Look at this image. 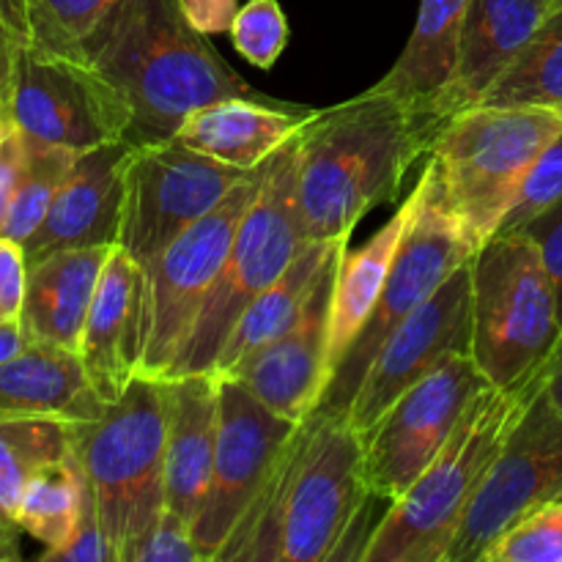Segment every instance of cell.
<instances>
[{"mask_svg":"<svg viewBox=\"0 0 562 562\" xmlns=\"http://www.w3.org/2000/svg\"><path fill=\"white\" fill-rule=\"evenodd\" d=\"M538 247V256H541L543 267H547L549 280L554 285V296H558V313L562 324V201L554 203L549 212H543L541 217L532 220L525 231Z\"/></svg>","mask_w":562,"mask_h":562,"instance_id":"cell-38","label":"cell"},{"mask_svg":"<svg viewBox=\"0 0 562 562\" xmlns=\"http://www.w3.org/2000/svg\"><path fill=\"white\" fill-rule=\"evenodd\" d=\"M258 187H261V168L250 170L206 217L190 225L148 267H143L146 318H143L140 376H170L228 256L236 228L256 201Z\"/></svg>","mask_w":562,"mask_h":562,"instance_id":"cell-10","label":"cell"},{"mask_svg":"<svg viewBox=\"0 0 562 562\" xmlns=\"http://www.w3.org/2000/svg\"><path fill=\"white\" fill-rule=\"evenodd\" d=\"M220 426V379L187 373L168 379L165 505L195 521L212 477Z\"/></svg>","mask_w":562,"mask_h":562,"instance_id":"cell-22","label":"cell"},{"mask_svg":"<svg viewBox=\"0 0 562 562\" xmlns=\"http://www.w3.org/2000/svg\"><path fill=\"white\" fill-rule=\"evenodd\" d=\"M86 475V472H82ZM42 560L49 562H119L113 541L104 532L102 519H99L97 499H93L91 486H82V510L80 519H77L75 532H71L69 541L64 547L53 549V552H44Z\"/></svg>","mask_w":562,"mask_h":562,"instance_id":"cell-37","label":"cell"},{"mask_svg":"<svg viewBox=\"0 0 562 562\" xmlns=\"http://www.w3.org/2000/svg\"><path fill=\"white\" fill-rule=\"evenodd\" d=\"M558 5L562 0H470L456 75L434 108L437 124L481 104Z\"/></svg>","mask_w":562,"mask_h":562,"instance_id":"cell-20","label":"cell"},{"mask_svg":"<svg viewBox=\"0 0 562 562\" xmlns=\"http://www.w3.org/2000/svg\"><path fill=\"white\" fill-rule=\"evenodd\" d=\"M300 135L261 165V187L236 228L217 280L168 379L214 373L220 351L247 307L291 267L307 245L296 214Z\"/></svg>","mask_w":562,"mask_h":562,"instance_id":"cell-7","label":"cell"},{"mask_svg":"<svg viewBox=\"0 0 562 562\" xmlns=\"http://www.w3.org/2000/svg\"><path fill=\"white\" fill-rule=\"evenodd\" d=\"M0 322H3V316H0Z\"/></svg>","mask_w":562,"mask_h":562,"instance_id":"cell-45","label":"cell"},{"mask_svg":"<svg viewBox=\"0 0 562 562\" xmlns=\"http://www.w3.org/2000/svg\"><path fill=\"white\" fill-rule=\"evenodd\" d=\"M481 104L562 110V5L541 22Z\"/></svg>","mask_w":562,"mask_h":562,"instance_id":"cell-30","label":"cell"},{"mask_svg":"<svg viewBox=\"0 0 562 562\" xmlns=\"http://www.w3.org/2000/svg\"><path fill=\"white\" fill-rule=\"evenodd\" d=\"M562 201V132L549 143L530 168V173L521 181L519 192H516L514 203H510L508 214H505L503 225H499L497 236L519 234L536 217Z\"/></svg>","mask_w":562,"mask_h":562,"instance_id":"cell-35","label":"cell"},{"mask_svg":"<svg viewBox=\"0 0 562 562\" xmlns=\"http://www.w3.org/2000/svg\"><path fill=\"white\" fill-rule=\"evenodd\" d=\"M0 104L27 137L77 154L126 140L132 126L130 104L91 60L53 53L31 38L16 44Z\"/></svg>","mask_w":562,"mask_h":562,"instance_id":"cell-11","label":"cell"},{"mask_svg":"<svg viewBox=\"0 0 562 562\" xmlns=\"http://www.w3.org/2000/svg\"><path fill=\"white\" fill-rule=\"evenodd\" d=\"M69 434L104 532L119 562H130L165 508L168 379L137 373L99 415L69 423Z\"/></svg>","mask_w":562,"mask_h":562,"instance_id":"cell-5","label":"cell"},{"mask_svg":"<svg viewBox=\"0 0 562 562\" xmlns=\"http://www.w3.org/2000/svg\"><path fill=\"white\" fill-rule=\"evenodd\" d=\"M344 250L333 258L300 316L283 333L274 335L269 344H263L261 349H256L225 373L234 382L245 384L278 415L294 423H302L307 415H313L324 387H327L329 311H333L335 272H338Z\"/></svg>","mask_w":562,"mask_h":562,"instance_id":"cell-17","label":"cell"},{"mask_svg":"<svg viewBox=\"0 0 562 562\" xmlns=\"http://www.w3.org/2000/svg\"><path fill=\"white\" fill-rule=\"evenodd\" d=\"M562 333L558 296L536 241L494 236L472 258V360L492 387L527 382Z\"/></svg>","mask_w":562,"mask_h":562,"instance_id":"cell-8","label":"cell"},{"mask_svg":"<svg viewBox=\"0 0 562 562\" xmlns=\"http://www.w3.org/2000/svg\"><path fill=\"white\" fill-rule=\"evenodd\" d=\"M562 497V412L538 393L494 459L445 562H481L505 530Z\"/></svg>","mask_w":562,"mask_h":562,"instance_id":"cell-15","label":"cell"},{"mask_svg":"<svg viewBox=\"0 0 562 562\" xmlns=\"http://www.w3.org/2000/svg\"><path fill=\"white\" fill-rule=\"evenodd\" d=\"M560 132L562 110L510 104H472L439 126L428 162L475 250L497 236L521 181Z\"/></svg>","mask_w":562,"mask_h":562,"instance_id":"cell-6","label":"cell"},{"mask_svg":"<svg viewBox=\"0 0 562 562\" xmlns=\"http://www.w3.org/2000/svg\"><path fill=\"white\" fill-rule=\"evenodd\" d=\"M121 0H22L27 36L33 44L71 58L91 60Z\"/></svg>","mask_w":562,"mask_h":562,"instance_id":"cell-31","label":"cell"},{"mask_svg":"<svg viewBox=\"0 0 562 562\" xmlns=\"http://www.w3.org/2000/svg\"><path fill=\"white\" fill-rule=\"evenodd\" d=\"M104 404L77 351L27 344L20 355L0 362V417L47 415L75 423L99 415Z\"/></svg>","mask_w":562,"mask_h":562,"instance_id":"cell-25","label":"cell"},{"mask_svg":"<svg viewBox=\"0 0 562 562\" xmlns=\"http://www.w3.org/2000/svg\"><path fill=\"white\" fill-rule=\"evenodd\" d=\"M130 562H206L192 538V525L170 505H165L146 536L132 552Z\"/></svg>","mask_w":562,"mask_h":562,"instance_id":"cell-36","label":"cell"},{"mask_svg":"<svg viewBox=\"0 0 562 562\" xmlns=\"http://www.w3.org/2000/svg\"><path fill=\"white\" fill-rule=\"evenodd\" d=\"M113 247L58 250L27 263L20 324L27 344L80 351L82 329Z\"/></svg>","mask_w":562,"mask_h":562,"instance_id":"cell-23","label":"cell"},{"mask_svg":"<svg viewBox=\"0 0 562 562\" xmlns=\"http://www.w3.org/2000/svg\"><path fill=\"white\" fill-rule=\"evenodd\" d=\"M349 239L351 236H338L333 241H307L302 247L291 267L239 318L231 338L225 340L217 362H214V376H225L231 368H236L245 357L269 344L274 335L283 333L300 316L305 302L316 291L318 280L324 278L333 258L349 245Z\"/></svg>","mask_w":562,"mask_h":562,"instance_id":"cell-27","label":"cell"},{"mask_svg":"<svg viewBox=\"0 0 562 562\" xmlns=\"http://www.w3.org/2000/svg\"><path fill=\"white\" fill-rule=\"evenodd\" d=\"M250 170L234 168L176 137L132 148L126 165L121 241L148 267L190 225L206 217Z\"/></svg>","mask_w":562,"mask_h":562,"instance_id":"cell-13","label":"cell"},{"mask_svg":"<svg viewBox=\"0 0 562 562\" xmlns=\"http://www.w3.org/2000/svg\"><path fill=\"white\" fill-rule=\"evenodd\" d=\"M453 355H472V261L384 340L346 412L351 428L362 437L401 393Z\"/></svg>","mask_w":562,"mask_h":562,"instance_id":"cell-16","label":"cell"},{"mask_svg":"<svg viewBox=\"0 0 562 562\" xmlns=\"http://www.w3.org/2000/svg\"><path fill=\"white\" fill-rule=\"evenodd\" d=\"M541 387V368L516 387L472 398L437 459L366 538L362 562H445L494 459Z\"/></svg>","mask_w":562,"mask_h":562,"instance_id":"cell-4","label":"cell"},{"mask_svg":"<svg viewBox=\"0 0 562 562\" xmlns=\"http://www.w3.org/2000/svg\"><path fill=\"white\" fill-rule=\"evenodd\" d=\"M132 148L130 140H110L77 154L47 217L22 241L27 263L58 250L119 247Z\"/></svg>","mask_w":562,"mask_h":562,"instance_id":"cell-18","label":"cell"},{"mask_svg":"<svg viewBox=\"0 0 562 562\" xmlns=\"http://www.w3.org/2000/svg\"><path fill=\"white\" fill-rule=\"evenodd\" d=\"M143 318H146V274L124 250L113 247L80 340V362L93 393L115 401L140 373Z\"/></svg>","mask_w":562,"mask_h":562,"instance_id":"cell-19","label":"cell"},{"mask_svg":"<svg viewBox=\"0 0 562 562\" xmlns=\"http://www.w3.org/2000/svg\"><path fill=\"white\" fill-rule=\"evenodd\" d=\"M192 25L206 36L228 33L239 11V0H181Z\"/></svg>","mask_w":562,"mask_h":562,"instance_id":"cell-41","label":"cell"},{"mask_svg":"<svg viewBox=\"0 0 562 562\" xmlns=\"http://www.w3.org/2000/svg\"><path fill=\"white\" fill-rule=\"evenodd\" d=\"M77 151L53 143L36 140L25 135V159H22L20 181L11 198L9 214L0 228V236L14 241H25L47 217L55 192L64 184L66 173L75 165Z\"/></svg>","mask_w":562,"mask_h":562,"instance_id":"cell-32","label":"cell"},{"mask_svg":"<svg viewBox=\"0 0 562 562\" xmlns=\"http://www.w3.org/2000/svg\"><path fill=\"white\" fill-rule=\"evenodd\" d=\"M481 562H562V497L521 516Z\"/></svg>","mask_w":562,"mask_h":562,"instance_id":"cell-33","label":"cell"},{"mask_svg":"<svg viewBox=\"0 0 562 562\" xmlns=\"http://www.w3.org/2000/svg\"><path fill=\"white\" fill-rule=\"evenodd\" d=\"M91 64L130 104L132 146L170 140L209 102L263 97L192 25L181 0H121Z\"/></svg>","mask_w":562,"mask_h":562,"instance_id":"cell-3","label":"cell"},{"mask_svg":"<svg viewBox=\"0 0 562 562\" xmlns=\"http://www.w3.org/2000/svg\"><path fill=\"white\" fill-rule=\"evenodd\" d=\"M412 212H415V192L406 195V201L395 209L393 217L366 245L357 247V250L346 247L344 256H340L333 285V311H329V379L338 371L340 360H344L349 346L357 340V335L362 333L368 316H371L379 296H382L387 274L393 269L395 256H398L401 241H404Z\"/></svg>","mask_w":562,"mask_h":562,"instance_id":"cell-26","label":"cell"},{"mask_svg":"<svg viewBox=\"0 0 562 562\" xmlns=\"http://www.w3.org/2000/svg\"><path fill=\"white\" fill-rule=\"evenodd\" d=\"M69 423L47 415L0 417V505L11 519L27 481L71 453Z\"/></svg>","mask_w":562,"mask_h":562,"instance_id":"cell-29","label":"cell"},{"mask_svg":"<svg viewBox=\"0 0 562 562\" xmlns=\"http://www.w3.org/2000/svg\"><path fill=\"white\" fill-rule=\"evenodd\" d=\"M376 499L362 470V437L349 417L313 412L220 562H327Z\"/></svg>","mask_w":562,"mask_h":562,"instance_id":"cell-2","label":"cell"},{"mask_svg":"<svg viewBox=\"0 0 562 562\" xmlns=\"http://www.w3.org/2000/svg\"><path fill=\"white\" fill-rule=\"evenodd\" d=\"M415 212L406 225L404 241L398 247L393 269L387 274L382 296L368 316L366 327L357 335L355 344L340 360L338 371L324 387L318 406L313 412H333L346 415L355 401L373 357L384 346V340L395 333L401 322L412 316L428 296L439 291V285L459 267L475 258L470 236L461 228L459 220L450 214L439 190L437 170L426 162L420 179L415 184Z\"/></svg>","mask_w":562,"mask_h":562,"instance_id":"cell-9","label":"cell"},{"mask_svg":"<svg viewBox=\"0 0 562 562\" xmlns=\"http://www.w3.org/2000/svg\"><path fill=\"white\" fill-rule=\"evenodd\" d=\"M27 261L20 241L0 236V316L20 318Z\"/></svg>","mask_w":562,"mask_h":562,"instance_id":"cell-40","label":"cell"},{"mask_svg":"<svg viewBox=\"0 0 562 562\" xmlns=\"http://www.w3.org/2000/svg\"><path fill=\"white\" fill-rule=\"evenodd\" d=\"M486 387L492 384L472 355H453L401 393L362 434V470L373 497L387 505L404 497Z\"/></svg>","mask_w":562,"mask_h":562,"instance_id":"cell-14","label":"cell"},{"mask_svg":"<svg viewBox=\"0 0 562 562\" xmlns=\"http://www.w3.org/2000/svg\"><path fill=\"white\" fill-rule=\"evenodd\" d=\"M236 53L256 69H272L289 47V16L280 0H247L228 31Z\"/></svg>","mask_w":562,"mask_h":562,"instance_id":"cell-34","label":"cell"},{"mask_svg":"<svg viewBox=\"0 0 562 562\" xmlns=\"http://www.w3.org/2000/svg\"><path fill=\"white\" fill-rule=\"evenodd\" d=\"M541 390L549 401H552L554 409L562 412V333L554 344L552 355L547 357V362L541 366Z\"/></svg>","mask_w":562,"mask_h":562,"instance_id":"cell-42","label":"cell"},{"mask_svg":"<svg viewBox=\"0 0 562 562\" xmlns=\"http://www.w3.org/2000/svg\"><path fill=\"white\" fill-rule=\"evenodd\" d=\"M437 132V124L373 86L316 110L296 151V214L305 239L351 236L368 212L398 201Z\"/></svg>","mask_w":562,"mask_h":562,"instance_id":"cell-1","label":"cell"},{"mask_svg":"<svg viewBox=\"0 0 562 562\" xmlns=\"http://www.w3.org/2000/svg\"><path fill=\"white\" fill-rule=\"evenodd\" d=\"M14 530H20V527L0 505V554H9V547H14Z\"/></svg>","mask_w":562,"mask_h":562,"instance_id":"cell-44","label":"cell"},{"mask_svg":"<svg viewBox=\"0 0 562 562\" xmlns=\"http://www.w3.org/2000/svg\"><path fill=\"white\" fill-rule=\"evenodd\" d=\"M82 486L86 475L75 453L42 467L22 492L14 514L16 527L36 538L44 552L64 547L80 519Z\"/></svg>","mask_w":562,"mask_h":562,"instance_id":"cell-28","label":"cell"},{"mask_svg":"<svg viewBox=\"0 0 562 562\" xmlns=\"http://www.w3.org/2000/svg\"><path fill=\"white\" fill-rule=\"evenodd\" d=\"M22 159H25V132L16 126L9 110L0 104V228L9 214L16 181H20Z\"/></svg>","mask_w":562,"mask_h":562,"instance_id":"cell-39","label":"cell"},{"mask_svg":"<svg viewBox=\"0 0 562 562\" xmlns=\"http://www.w3.org/2000/svg\"><path fill=\"white\" fill-rule=\"evenodd\" d=\"M220 379V426L206 497L192 521L203 560L217 562L267 492L300 423L278 415L245 384Z\"/></svg>","mask_w":562,"mask_h":562,"instance_id":"cell-12","label":"cell"},{"mask_svg":"<svg viewBox=\"0 0 562 562\" xmlns=\"http://www.w3.org/2000/svg\"><path fill=\"white\" fill-rule=\"evenodd\" d=\"M25 346L27 340H25V333H22L20 318H3V322H0V362L20 355Z\"/></svg>","mask_w":562,"mask_h":562,"instance_id":"cell-43","label":"cell"},{"mask_svg":"<svg viewBox=\"0 0 562 562\" xmlns=\"http://www.w3.org/2000/svg\"><path fill=\"white\" fill-rule=\"evenodd\" d=\"M467 5L470 0H420L404 53L373 88L393 93L417 115L437 124L434 108L456 75Z\"/></svg>","mask_w":562,"mask_h":562,"instance_id":"cell-24","label":"cell"},{"mask_svg":"<svg viewBox=\"0 0 562 562\" xmlns=\"http://www.w3.org/2000/svg\"><path fill=\"white\" fill-rule=\"evenodd\" d=\"M316 110L269 97H228L198 108L176 140L225 165L256 170L294 140Z\"/></svg>","mask_w":562,"mask_h":562,"instance_id":"cell-21","label":"cell"}]
</instances>
